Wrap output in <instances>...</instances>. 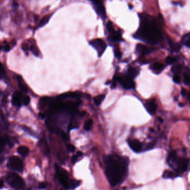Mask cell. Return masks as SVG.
Listing matches in <instances>:
<instances>
[{
    "label": "cell",
    "instance_id": "obj_1",
    "mask_svg": "<svg viewBox=\"0 0 190 190\" xmlns=\"http://www.w3.org/2000/svg\"><path fill=\"white\" fill-rule=\"evenodd\" d=\"M140 26L138 31L133 35L134 38L148 43H158L162 39L161 25L162 22L158 21L155 18H150L147 15L140 16Z\"/></svg>",
    "mask_w": 190,
    "mask_h": 190
},
{
    "label": "cell",
    "instance_id": "obj_2",
    "mask_svg": "<svg viewBox=\"0 0 190 190\" xmlns=\"http://www.w3.org/2000/svg\"><path fill=\"white\" fill-rule=\"evenodd\" d=\"M104 161L107 179L111 185L116 186L127 174L128 160L118 155H109L104 157Z\"/></svg>",
    "mask_w": 190,
    "mask_h": 190
},
{
    "label": "cell",
    "instance_id": "obj_3",
    "mask_svg": "<svg viewBox=\"0 0 190 190\" xmlns=\"http://www.w3.org/2000/svg\"><path fill=\"white\" fill-rule=\"evenodd\" d=\"M167 162L171 168L176 172L181 173L187 170L189 160L178 157L175 152H172L167 157Z\"/></svg>",
    "mask_w": 190,
    "mask_h": 190
},
{
    "label": "cell",
    "instance_id": "obj_4",
    "mask_svg": "<svg viewBox=\"0 0 190 190\" xmlns=\"http://www.w3.org/2000/svg\"><path fill=\"white\" fill-rule=\"evenodd\" d=\"M6 181L9 186L15 190H25V183L20 176L15 173H9L6 176Z\"/></svg>",
    "mask_w": 190,
    "mask_h": 190
},
{
    "label": "cell",
    "instance_id": "obj_5",
    "mask_svg": "<svg viewBox=\"0 0 190 190\" xmlns=\"http://www.w3.org/2000/svg\"><path fill=\"white\" fill-rule=\"evenodd\" d=\"M7 166L9 169L21 172L24 169L22 160L17 156H12L9 158Z\"/></svg>",
    "mask_w": 190,
    "mask_h": 190
},
{
    "label": "cell",
    "instance_id": "obj_6",
    "mask_svg": "<svg viewBox=\"0 0 190 190\" xmlns=\"http://www.w3.org/2000/svg\"><path fill=\"white\" fill-rule=\"evenodd\" d=\"M56 175L61 184L66 189H69V179L68 175L66 171L60 169V167L55 164Z\"/></svg>",
    "mask_w": 190,
    "mask_h": 190
},
{
    "label": "cell",
    "instance_id": "obj_7",
    "mask_svg": "<svg viewBox=\"0 0 190 190\" xmlns=\"http://www.w3.org/2000/svg\"><path fill=\"white\" fill-rule=\"evenodd\" d=\"M89 44L97 51L99 57H100L103 55L107 48L106 43H105L103 40L100 39H94L91 40L89 42Z\"/></svg>",
    "mask_w": 190,
    "mask_h": 190
},
{
    "label": "cell",
    "instance_id": "obj_8",
    "mask_svg": "<svg viewBox=\"0 0 190 190\" xmlns=\"http://www.w3.org/2000/svg\"><path fill=\"white\" fill-rule=\"evenodd\" d=\"M114 82L116 81H118L119 82L121 83L122 85L124 88H125L126 89H133L135 87V84L133 80V79H132L131 78L128 77L127 75L124 76L123 77H114Z\"/></svg>",
    "mask_w": 190,
    "mask_h": 190
},
{
    "label": "cell",
    "instance_id": "obj_9",
    "mask_svg": "<svg viewBox=\"0 0 190 190\" xmlns=\"http://www.w3.org/2000/svg\"><path fill=\"white\" fill-rule=\"evenodd\" d=\"M92 2L93 4L96 13L103 20H105L107 17V16H106V11L103 4V2L100 1H93Z\"/></svg>",
    "mask_w": 190,
    "mask_h": 190
},
{
    "label": "cell",
    "instance_id": "obj_10",
    "mask_svg": "<svg viewBox=\"0 0 190 190\" xmlns=\"http://www.w3.org/2000/svg\"><path fill=\"white\" fill-rule=\"evenodd\" d=\"M145 107L147 111L151 114H154L156 112L157 105L155 103V100H149L145 104Z\"/></svg>",
    "mask_w": 190,
    "mask_h": 190
},
{
    "label": "cell",
    "instance_id": "obj_11",
    "mask_svg": "<svg viewBox=\"0 0 190 190\" xmlns=\"http://www.w3.org/2000/svg\"><path fill=\"white\" fill-rule=\"evenodd\" d=\"M22 96L21 93L18 91H16L13 95L12 103L13 105L16 106V107H20L22 103Z\"/></svg>",
    "mask_w": 190,
    "mask_h": 190
},
{
    "label": "cell",
    "instance_id": "obj_12",
    "mask_svg": "<svg viewBox=\"0 0 190 190\" xmlns=\"http://www.w3.org/2000/svg\"><path fill=\"white\" fill-rule=\"evenodd\" d=\"M128 144L130 148L136 152H139L142 150V144L138 140L132 139L128 141Z\"/></svg>",
    "mask_w": 190,
    "mask_h": 190
},
{
    "label": "cell",
    "instance_id": "obj_13",
    "mask_svg": "<svg viewBox=\"0 0 190 190\" xmlns=\"http://www.w3.org/2000/svg\"><path fill=\"white\" fill-rule=\"evenodd\" d=\"M136 51L141 55H146L150 54L153 51V49L148 48L142 44H138L136 46Z\"/></svg>",
    "mask_w": 190,
    "mask_h": 190
},
{
    "label": "cell",
    "instance_id": "obj_14",
    "mask_svg": "<svg viewBox=\"0 0 190 190\" xmlns=\"http://www.w3.org/2000/svg\"><path fill=\"white\" fill-rule=\"evenodd\" d=\"M149 69H151L154 73L159 74L163 70L164 66L160 63H155L151 65Z\"/></svg>",
    "mask_w": 190,
    "mask_h": 190
},
{
    "label": "cell",
    "instance_id": "obj_15",
    "mask_svg": "<svg viewBox=\"0 0 190 190\" xmlns=\"http://www.w3.org/2000/svg\"><path fill=\"white\" fill-rule=\"evenodd\" d=\"M17 82H18V84L20 90L22 91L23 92L27 93L28 91V89L26 85L22 82V78L20 76L17 77Z\"/></svg>",
    "mask_w": 190,
    "mask_h": 190
},
{
    "label": "cell",
    "instance_id": "obj_16",
    "mask_svg": "<svg viewBox=\"0 0 190 190\" xmlns=\"http://www.w3.org/2000/svg\"><path fill=\"white\" fill-rule=\"evenodd\" d=\"M17 152L18 153L21 155L22 156L25 157L26 155L29 154V149L26 146H20L17 149Z\"/></svg>",
    "mask_w": 190,
    "mask_h": 190
},
{
    "label": "cell",
    "instance_id": "obj_17",
    "mask_svg": "<svg viewBox=\"0 0 190 190\" xmlns=\"http://www.w3.org/2000/svg\"><path fill=\"white\" fill-rule=\"evenodd\" d=\"M82 182L78 180H71L69 181V189L71 190H74L78 187V186H80Z\"/></svg>",
    "mask_w": 190,
    "mask_h": 190
},
{
    "label": "cell",
    "instance_id": "obj_18",
    "mask_svg": "<svg viewBox=\"0 0 190 190\" xmlns=\"http://www.w3.org/2000/svg\"><path fill=\"white\" fill-rule=\"evenodd\" d=\"M110 39L114 41H121L122 40L121 32L119 31H114L113 33L111 34Z\"/></svg>",
    "mask_w": 190,
    "mask_h": 190
},
{
    "label": "cell",
    "instance_id": "obj_19",
    "mask_svg": "<svg viewBox=\"0 0 190 190\" xmlns=\"http://www.w3.org/2000/svg\"><path fill=\"white\" fill-rule=\"evenodd\" d=\"M169 43L172 50L175 52H179L181 48V46L180 43H175L172 41H169Z\"/></svg>",
    "mask_w": 190,
    "mask_h": 190
},
{
    "label": "cell",
    "instance_id": "obj_20",
    "mask_svg": "<svg viewBox=\"0 0 190 190\" xmlns=\"http://www.w3.org/2000/svg\"><path fill=\"white\" fill-rule=\"evenodd\" d=\"M190 36L189 32H188L187 34L183 36L182 39V43L183 45H186V46L189 48H190Z\"/></svg>",
    "mask_w": 190,
    "mask_h": 190
},
{
    "label": "cell",
    "instance_id": "obj_21",
    "mask_svg": "<svg viewBox=\"0 0 190 190\" xmlns=\"http://www.w3.org/2000/svg\"><path fill=\"white\" fill-rule=\"evenodd\" d=\"M105 97V94H100V95H97L94 98V102L95 105H99L103 101L104 98Z\"/></svg>",
    "mask_w": 190,
    "mask_h": 190
},
{
    "label": "cell",
    "instance_id": "obj_22",
    "mask_svg": "<svg viewBox=\"0 0 190 190\" xmlns=\"http://www.w3.org/2000/svg\"><path fill=\"white\" fill-rule=\"evenodd\" d=\"M137 71L136 69L134 68H130L128 69L127 74V75L128 77L131 78L132 79H133L137 76Z\"/></svg>",
    "mask_w": 190,
    "mask_h": 190
},
{
    "label": "cell",
    "instance_id": "obj_23",
    "mask_svg": "<svg viewBox=\"0 0 190 190\" xmlns=\"http://www.w3.org/2000/svg\"><path fill=\"white\" fill-rule=\"evenodd\" d=\"M177 175L175 173L169 171H165L163 174V178H173L176 177Z\"/></svg>",
    "mask_w": 190,
    "mask_h": 190
},
{
    "label": "cell",
    "instance_id": "obj_24",
    "mask_svg": "<svg viewBox=\"0 0 190 190\" xmlns=\"http://www.w3.org/2000/svg\"><path fill=\"white\" fill-rule=\"evenodd\" d=\"M181 65L177 64V65L173 66L171 68V71L173 73L175 74L176 75H178V74L181 72Z\"/></svg>",
    "mask_w": 190,
    "mask_h": 190
},
{
    "label": "cell",
    "instance_id": "obj_25",
    "mask_svg": "<svg viewBox=\"0 0 190 190\" xmlns=\"http://www.w3.org/2000/svg\"><path fill=\"white\" fill-rule=\"evenodd\" d=\"M51 16H52V15H48V16H46L43 17L40 22L39 27H43V26H45L49 21Z\"/></svg>",
    "mask_w": 190,
    "mask_h": 190
},
{
    "label": "cell",
    "instance_id": "obj_26",
    "mask_svg": "<svg viewBox=\"0 0 190 190\" xmlns=\"http://www.w3.org/2000/svg\"><path fill=\"white\" fill-rule=\"evenodd\" d=\"M30 50L35 56L38 57L40 55V51L36 45H32L30 46Z\"/></svg>",
    "mask_w": 190,
    "mask_h": 190
},
{
    "label": "cell",
    "instance_id": "obj_27",
    "mask_svg": "<svg viewBox=\"0 0 190 190\" xmlns=\"http://www.w3.org/2000/svg\"><path fill=\"white\" fill-rule=\"evenodd\" d=\"M93 123V122L91 119H89V120L86 121V122L85 123L84 127V130H86V131L90 130H91V128Z\"/></svg>",
    "mask_w": 190,
    "mask_h": 190
},
{
    "label": "cell",
    "instance_id": "obj_28",
    "mask_svg": "<svg viewBox=\"0 0 190 190\" xmlns=\"http://www.w3.org/2000/svg\"><path fill=\"white\" fill-rule=\"evenodd\" d=\"M107 29L110 34H112L115 31L114 30L113 23L111 21H109L107 24Z\"/></svg>",
    "mask_w": 190,
    "mask_h": 190
},
{
    "label": "cell",
    "instance_id": "obj_29",
    "mask_svg": "<svg viewBox=\"0 0 190 190\" xmlns=\"http://www.w3.org/2000/svg\"><path fill=\"white\" fill-rule=\"evenodd\" d=\"M176 59L173 57H171V56H168L166 59V63L168 65L172 64L175 63L176 62Z\"/></svg>",
    "mask_w": 190,
    "mask_h": 190
},
{
    "label": "cell",
    "instance_id": "obj_30",
    "mask_svg": "<svg viewBox=\"0 0 190 190\" xmlns=\"http://www.w3.org/2000/svg\"><path fill=\"white\" fill-rule=\"evenodd\" d=\"M30 98L28 95H25L24 96H22V102L25 105H27L30 103Z\"/></svg>",
    "mask_w": 190,
    "mask_h": 190
},
{
    "label": "cell",
    "instance_id": "obj_31",
    "mask_svg": "<svg viewBox=\"0 0 190 190\" xmlns=\"http://www.w3.org/2000/svg\"><path fill=\"white\" fill-rule=\"evenodd\" d=\"M183 83L187 86L190 85V78L187 74L184 73L183 74Z\"/></svg>",
    "mask_w": 190,
    "mask_h": 190
},
{
    "label": "cell",
    "instance_id": "obj_32",
    "mask_svg": "<svg viewBox=\"0 0 190 190\" xmlns=\"http://www.w3.org/2000/svg\"><path fill=\"white\" fill-rule=\"evenodd\" d=\"M5 144H6L5 139L0 136V153L3 151Z\"/></svg>",
    "mask_w": 190,
    "mask_h": 190
},
{
    "label": "cell",
    "instance_id": "obj_33",
    "mask_svg": "<svg viewBox=\"0 0 190 190\" xmlns=\"http://www.w3.org/2000/svg\"><path fill=\"white\" fill-rule=\"evenodd\" d=\"M5 77V70L2 63L0 62V78H4Z\"/></svg>",
    "mask_w": 190,
    "mask_h": 190
},
{
    "label": "cell",
    "instance_id": "obj_34",
    "mask_svg": "<svg viewBox=\"0 0 190 190\" xmlns=\"http://www.w3.org/2000/svg\"><path fill=\"white\" fill-rule=\"evenodd\" d=\"M173 80L175 83L179 84L181 82V77L178 75H175L173 77Z\"/></svg>",
    "mask_w": 190,
    "mask_h": 190
},
{
    "label": "cell",
    "instance_id": "obj_35",
    "mask_svg": "<svg viewBox=\"0 0 190 190\" xmlns=\"http://www.w3.org/2000/svg\"><path fill=\"white\" fill-rule=\"evenodd\" d=\"M114 55H115V56L117 57V58H118V59H120L121 57V56H122V54H121V52H120V50H117V49L114 50Z\"/></svg>",
    "mask_w": 190,
    "mask_h": 190
},
{
    "label": "cell",
    "instance_id": "obj_36",
    "mask_svg": "<svg viewBox=\"0 0 190 190\" xmlns=\"http://www.w3.org/2000/svg\"><path fill=\"white\" fill-rule=\"evenodd\" d=\"M67 148H68V149L69 150V151L71 152H73L74 151H75V147L73 145H72V144H67Z\"/></svg>",
    "mask_w": 190,
    "mask_h": 190
},
{
    "label": "cell",
    "instance_id": "obj_37",
    "mask_svg": "<svg viewBox=\"0 0 190 190\" xmlns=\"http://www.w3.org/2000/svg\"><path fill=\"white\" fill-rule=\"evenodd\" d=\"M46 187V183H43H43H40L39 184V189L42 190V189H45Z\"/></svg>",
    "mask_w": 190,
    "mask_h": 190
},
{
    "label": "cell",
    "instance_id": "obj_38",
    "mask_svg": "<svg viewBox=\"0 0 190 190\" xmlns=\"http://www.w3.org/2000/svg\"><path fill=\"white\" fill-rule=\"evenodd\" d=\"M22 50H23V51L25 52H27V50H28V46H27V45L26 44V43H24V44H22Z\"/></svg>",
    "mask_w": 190,
    "mask_h": 190
},
{
    "label": "cell",
    "instance_id": "obj_39",
    "mask_svg": "<svg viewBox=\"0 0 190 190\" xmlns=\"http://www.w3.org/2000/svg\"><path fill=\"white\" fill-rule=\"evenodd\" d=\"M181 94L183 96H185L186 95V91L185 89H184V88L182 89L181 91Z\"/></svg>",
    "mask_w": 190,
    "mask_h": 190
},
{
    "label": "cell",
    "instance_id": "obj_40",
    "mask_svg": "<svg viewBox=\"0 0 190 190\" xmlns=\"http://www.w3.org/2000/svg\"><path fill=\"white\" fill-rule=\"evenodd\" d=\"M4 52H8L10 50V46L8 45H5L4 47Z\"/></svg>",
    "mask_w": 190,
    "mask_h": 190
},
{
    "label": "cell",
    "instance_id": "obj_41",
    "mask_svg": "<svg viewBox=\"0 0 190 190\" xmlns=\"http://www.w3.org/2000/svg\"><path fill=\"white\" fill-rule=\"evenodd\" d=\"M78 156L77 155H74L72 158V162L74 163L76 162V161L78 160Z\"/></svg>",
    "mask_w": 190,
    "mask_h": 190
},
{
    "label": "cell",
    "instance_id": "obj_42",
    "mask_svg": "<svg viewBox=\"0 0 190 190\" xmlns=\"http://www.w3.org/2000/svg\"><path fill=\"white\" fill-rule=\"evenodd\" d=\"M61 136H62V138H63V139H64V140H67L68 139V136L64 133H61Z\"/></svg>",
    "mask_w": 190,
    "mask_h": 190
},
{
    "label": "cell",
    "instance_id": "obj_43",
    "mask_svg": "<svg viewBox=\"0 0 190 190\" xmlns=\"http://www.w3.org/2000/svg\"><path fill=\"white\" fill-rule=\"evenodd\" d=\"M4 186V182L2 181V180H0V189H2Z\"/></svg>",
    "mask_w": 190,
    "mask_h": 190
},
{
    "label": "cell",
    "instance_id": "obj_44",
    "mask_svg": "<svg viewBox=\"0 0 190 190\" xmlns=\"http://www.w3.org/2000/svg\"><path fill=\"white\" fill-rule=\"evenodd\" d=\"M82 152L79 151L78 152V153H77V155L78 156V157H80V156H82Z\"/></svg>",
    "mask_w": 190,
    "mask_h": 190
},
{
    "label": "cell",
    "instance_id": "obj_45",
    "mask_svg": "<svg viewBox=\"0 0 190 190\" xmlns=\"http://www.w3.org/2000/svg\"><path fill=\"white\" fill-rule=\"evenodd\" d=\"M13 7H17L18 6V4H17V2H14L13 3Z\"/></svg>",
    "mask_w": 190,
    "mask_h": 190
},
{
    "label": "cell",
    "instance_id": "obj_46",
    "mask_svg": "<svg viewBox=\"0 0 190 190\" xmlns=\"http://www.w3.org/2000/svg\"><path fill=\"white\" fill-rule=\"evenodd\" d=\"M116 82H114L112 83V88H116Z\"/></svg>",
    "mask_w": 190,
    "mask_h": 190
},
{
    "label": "cell",
    "instance_id": "obj_47",
    "mask_svg": "<svg viewBox=\"0 0 190 190\" xmlns=\"http://www.w3.org/2000/svg\"><path fill=\"white\" fill-rule=\"evenodd\" d=\"M110 83H111V82H110V81H109V80H108V81H107V82L105 83V85H109Z\"/></svg>",
    "mask_w": 190,
    "mask_h": 190
},
{
    "label": "cell",
    "instance_id": "obj_48",
    "mask_svg": "<svg viewBox=\"0 0 190 190\" xmlns=\"http://www.w3.org/2000/svg\"><path fill=\"white\" fill-rule=\"evenodd\" d=\"M38 20V16L37 15H36V16L35 15V21H36H36H37Z\"/></svg>",
    "mask_w": 190,
    "mask_h": 190
},
{
    "label": "cell",
    "instance_id": "obj_49",
    "mask_svg": "<svg viewBox=\"0 0 190 190\" xmlns=\"http://www.w3.org/2000/svg\"><path fill=\"white\" fill-rule=\"evenodd\" d=\"M178 105H179V106H180V107H184V104H183L180 103Z\"/></svg>",
    "mask_w": 190,
    "mask_h": 190
},
{
    "label": "cell",
    "instance_id": "obj_50",
    "mask_svg": "<svg viewBox=\"0 0 190 190\" xmlns=\"http://www.w3.org/2000/svg\"><path fill=\"white\" fill-rule=\"evenodd\" d=\"M190 92H189L188 94H187V99H188V100L190 99Z\"/></svg>",
    "mask_w": 190,
    "mask_h": 190
},
{
    "label": "cell",
    "instance_id": "obj_51",
    "mask_svg": "<svg viewBox=\"0 0 190 190\" xmlns=\"http://www.w3.org/2000/svg\"><path fill=\"white\" fill-rule=\"evenodd\" d=\"M158 121L161 122V123H162V122H163V119H161V118H158Z\"/></svg>",
    "mask_w": 190,
    "mask_h": 190
},
{
    "label": "cell",
    "instance_id": "obj_52",
    "mask_svg": "<svg viewBox=\"0 0 190 190\" xmlns=\"http://www.w3.org/2000/svg\"><path fill=\"white\" fill-rule=\"evenodd\" d=\"M2 161V158H1V157L0 156V163H1Z\"/></svg>",
    "mask_w": 190,
    "mask_h": 190
}]
</instances>
